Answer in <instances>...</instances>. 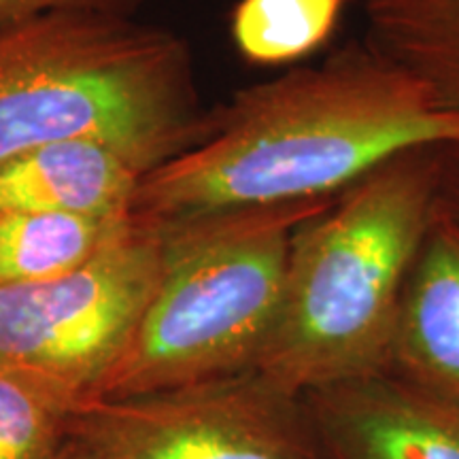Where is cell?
Segmentation results:
<instances>
[{"label":"cell","mask_w":459,"mask_h":459,"mask_svg":"<svg viewBox=\"0 0 459 459\" xmlns=\"http://www.w3.org/2000/svg\"><path fill=\"white\" fill-rule=\"evenodd\" d=\"M71 432L111 459H317L300 395L257 370L136 398H83Z\"/></svg>","instance_id":"cell-6"},{"label":"cell","mask_w":459,"mask_h":459,"mask_svg":"<svg viewBox=\"0 0 459 459\" xmlns=\"http://www.w3.org/2000/svg\"><path fill=\"white\" fill-rule=\"evenodd\" d=\"M82 394L0 361V459H51L73 438Z\"/></svg>","instance_id":"cell-13"},{"label":"cell","mask_w":459,"mask_h":459,"mask_svg":"<svg viewBox=\"0 0 459 459\" xmlns=\"http://www.w3.org/2000/svg\"><path fill=\"white\" fill-rule=\"evenodd\" d=\"M351 0H238L230 34L255 66L294 65L324 48Z\"/></svg>","instance_id":"cell-12"},{"label":"cell","mask_w":459,"mask_h":459,"mask_svg":"<svg viewBox=\"0 0 459 459\" xmlns=\"http://www.w3.org/2000/svg\"><path fill=\"white\" fill-rule=\"evenodd\" d=\"M143 172L100 143H56L0 160V215H130Z\"/></svg>","instance_id":"cell-9"},{"label":"cell","mask_w":459,"mask_h":459,"mask_svg":"<svg viewBox=\"0 0 459 459\" xmlns=\"http://www.w3.org/2000/svg\"><path fill=\"white\" fill-rule=\"evenodd\" d=\"M134 215H0V287L34 283L82 266L130 228Z\"/></svg>","instance_id":"cell-11"},{"label":"cell","mask_w":459,"mask_h":459,"mask_svg":"<svg viewBox=\"0 0 459 459\" xmlns=\"http://www.w3.org/2000/svg\"><path fill=\"white\" fill-rule=\"evenodd\" d=\"M300 398L317 459H459V404L392 370Z\"/></svg>","instance_id":"cell-7"},{"label":"cell","mask_w":459,"mask_h":459,"mask_svg":"<svg viewBox=\"0 0 459 459\" xmlns=\"http://www.w3.org/2000/svg\"><path fill=\"white\" fill-rule=\"evenodd\" d=\"M389 370L459 404V221L440 200L402 294Z\"/></svg>","instance_id":"cell-8"},{"label":"cell","mask_w":459,"mask_h":459,"mask_svg":"<svg viewBox=\"0 0 459 459\" xmlns=\"http://www.w3.org/2000/svg\"><path fill=\"white\" fill-rule=\"evenodd\" d=\"M459 149V113L368 45L240 90L204 139L143 177L132 213L177 220L338 198L383 164Z\"/></svg>","instance_id":"cell-1"},{"label":"cell","mask_w":459,"mask_h":459,"mask_svg":"<svg viewBox=\"0 0 459 459\" xmlns=\"http://www.w3.org/2000/svg\"><path fill=\"white\" fill-rule=\"evenodd\" d=\"M334 200L152 220L162 232L156 287L85 398H136L254 370L281 307L291 234Z\"/></svg>","instance_id":"cell-4"},{"label":"cell","mask_w":459,"mask_h":459,"mask_svg":"<svg viewBox=\"0 0 459 459\" xmlns=\"http://www.w3.org/2000/svg\"><path fill=\"white\" fill-rule=\"evenodd\" d=\"M51 459H111V457H108L102 449H99L96 445H91L83 438H74L73 436V438L68 440V443L62 446V449L57 451Z\"/></svg>","instance_id":"cell-16"},{"label":"cell","mask_w":459,"mask_h":459,"mask_svg":"<svg viewBox=\"0 0 459 459\" xmlns=\"http://www.w3.org/2000/svg\"><path fill=\"white\" fill-rule=\"evenodd\" d=\"M438 200L446 213H451L459 221V149H446V152H443Z\"/></svg>","instance_id":"cell-15"},{"label":"cell","mask_w":459,"mask_h":459,"mask_svg":"<svg viewBox=\"0 0 459 459\" xmlns=\"http://www.w3.org/2000/svg\"><path fill=\"white\" fill-rule=\"evenodd\" d=\"M443 152L383 164L294 230L254 370L296 395L389 370L402 294L438 206Z\"/></svg>","instance_id":"cell-2"},{"label":"cell","mask_w":459,"mask_h":459,"mask_svg":"<svg viewBox=\"0 0 459 459\" xmlns=\"http://www.w3.org/2000/svg\"><path fill=\"white\" fill-rule=\"evenodd\" d=\"M209 126L187 43L166 28L62 9L0 30V160L88 141L149 175Z\"/></svg>","instance_id":"cell-3"},{"label":"cell","mask_w":459,"mask_h":459,"mask_svg":"<svg viewBox=\"0 0 459 459\" xmlns=\"http://www.w3.org/2000/svg\"><path fill=\"white\" fill-rule=\"evenodd\" d=\"M147 0H0V30L32 20V17L62 9L107 11V13L134 15Z\"/></svg>","instance_id":"cell-14"},{"label":"cell","mask_w":459,"mask_h":459,"mask_svg":"<svg viewBox=\"0 0 459 459\" xmlns=\"http://www.w3.org/2000/svg\"><path fill=\"white\" fill-rule=\"evenodd\" d=\"M160 262V226L134 215L122 237L82 266L0 287V361L85 398L130 341Z\"/></svg>","instance_id":"cell-5"},{"label":"cell","mask_w":459,"mask_h":459,"mask_svg":"<svg viewBox=\"0 0 459 459\" xmlns=\"http://www.w3.org/2000/svg\"><path fill=\"white\" fill-rule=\"evenodd\" d=\"M366 45L404 68L459 113V0H351Z\"/></svg>","instance_id":"cell-10"}]
</instances>
